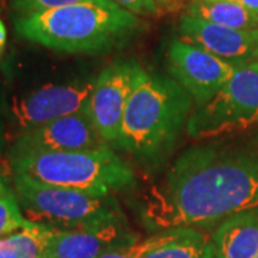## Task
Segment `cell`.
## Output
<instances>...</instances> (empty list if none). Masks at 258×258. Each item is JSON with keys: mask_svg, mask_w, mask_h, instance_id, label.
<instances>
[{"mask_svg": "<svg viewBox=\"0 0 258 258\" xmlns=\"http://www.w3.org/2000/svg\"><path fill=\"white\" fill-rule=\"evenodd\" d=\"M258 208V141L227 135L185 149L145 198L142 220L155 231L210 227Z\"/></svg>", "mask_w": 258, "mask_h": 258, "instance_id": "cell-1", "label": "cell"}, {"mask_svg": "<svg viewBox=\"0 0 258 258\" xmlns=\"http://www.w3.org/2000/svg\"><path fill=\"white\" fill-rule=\"evenodd\" d=\"M138 26L137 15L116 3H82L15 18V28L20 36L68 53L109 50Z\"/></svg>", "mask_w": 258, "mask_h": 258, "instance_id": "cell-2", "label": "cell"}, {"mask_svg": "<svg viewBox=\"0 0 258 258\" xmlns=\"http://www.w3.org/2000/svg\"><path fill=\"white\" fill-rule=\"evenodd\" d=\"M192 102L175 79L144 71L129 98L115 147L139 159L162 157L186 128Z\"/></svg>", "mask_w": 258, "mask_h": 258, "instance_id": "cell-3", "label": "cell"}, {"mask_svg": "<svg viewBox=\"0 0 258 258\" xmlns=\"http://www.w3.org/2000/svg\"><path fill=\"white\" fill-rule=\"evenodd\" d=\"M13 175L40 184L95 194L116 192L135 184L131 166L111 147L71 152H10Z\"/></svg>", "mask_w": 258, "mask_h": 258, "instance_id": "cell-4", "label": "cell"}, {"mask_svg": "<svg viewBox=\"0 0 258 258\" xmlns=\"http://www.w3.org/2000/svg\"><path fill=\"white\" fill-rule=\"evenodd\" d=\"M13 189L29 221L53 230H75L123 217L112 194L105 195L40 184L23 175H13Z\"/></svg>", "mask_w": 258, "mask_h": 258, "instance_id": "cell-5", "label": "cell"}, {"mask_svg": "<svg viewBox=\"0 0 258 258\" xmlns=\"http://www.w3.org/2000/svg\"><path fill=\"white\" fill-rule=\"evenodd\" d=\"M258 123V60L244 64L218 92L195 106L186 123L194 139L237 134Z\"/></svg>", "mask_w": 258, "mask_h": 258, "instance_id": "cell-6", "label": "cell"}, {"mask_svg": "<svg viewBox=\"0 0 258 258\" xmlns=\"http://www.w3.org/2000/svg\"><path fill=\"white\" fill-rule=\"evenodd\" d=\"M144 69L135 60H118L95 79L88 109L93 125L108 145H116L123 115Z\"/></svg>", "mask_w": 258, "mask_h": 258, "instance_id": "cell-7", "label": "cell"}, {"mask_svg": "<svg viewBox=\"0 0 258 258\" xmlns=\"http://www.w3.org/2000/svg\"><path fill=\"white\" fill-rule=\"evenodd\" d=\"M93 85L95 79L53 83L18 96L12 102V120L20 134H23L59 118L83 111L89 105Z\"/></svg>", "mask_w": 258, "mask_h": 258, "instance_id": "cell-8", "label": "cell"}, {"mask_svg": "<svg viewBox=\"0 0 258 258\" xmlns=\"http://www.w3.org/2000/svg\"><path fill=\"white\" fill-rule=\"evenodd\" d=\"M166 57L171 78L189 93L195 106L210 101L238 69L182 39L169 45Z\"/></svg>", "mask_w": 258, "mask_h": 258, "instance_id": "cell-9", "label": "cell"}, {"mask_svg": "<svg viewBox=\"0 0 258 258\" xmlns=\"http://www.w3.org/2000/svg\"><path fill=\"white\" fill-rule=\"evenodd\" d=\"M111 147L93 125L89 109L76 112L19 135L12 152H71Z\"/></svg>", "mask_w": 258, "mask_h": 258, "instance_id": "cell-10", "label": "cell"}, {"mask_svg": "<svg viewBox=\"0 0 258 258\" xmlns=\"http://www.w3.org/2000/svg\"><path fill=\"white\" fill-rule=\"evenodd\" d=\"M184 42L241 68L258 60V30H238L184 13L179 20Z\"/></svg>", "mask_w": 258, "mask_h": 258, "instance_id": "cell-11", "label": "cell"}, {"mask_svg": "<svg viewBox=\"0 0 258 258\" xmlns=\"http://www.w3.org/2000/svg\"><path fill=\"white\" fill-rule=\"evenodd\" d=\"M123 217L103 220L75 230H56L47 257L101 258L111 249L138 240Z\"/></svg>", "mask_w": 258, "mask_h": 258, "instance_id": "cell-12", "label": "cell"}, {"mask_svg": "<svg viewBox=\"0 0 258 258\" xmlns=\"http://www.w3.org/2000/svg\"><path fill=\"white\" fill-rule=\"evenodd\" d=\"M211 242L220 258L257 257L258 208L238 212L220 222Z\"/></svg>", "mask_w": 258, "mask_h": 258, "instance_id": "cell-13", "label": "cell"}, {"mask_svg": "<svg viewBox=\"0 0 258 258\" xmlns=\"http://www.w3.org/2000/svg\"><path fill=\"white\" fill-rule=\"evenodd\" d=\"M185 13L227 28L258 30V15L231 0H189Z\"/></svg>", "mask_w": 258, "mask_h": 258, "instance_id": "cell-14", "label": "cell"}, {"mask_svg": "<svg viewBox=\"0 0 258 258\" xmlns=\"http://www.w3.org/2000/svg\"><path fill=\"white\" fill-rule=\"evenodd\" d=\"M53 228L29 221L22 230L0 240V258H43L55 234Z\"/></svg>", "mask_w": 258, "mask_h": 258, "instance_id": "cell-15", "label": "cell"}, {"mask_svg": "<svg viewBox=\"0 0 258 258\" xmlns=\"http://www.w3.org/2000/svg\"><path fill=\"white\" fill-rule=\"evenodd\" d=\"M208 242L201 231L188 228L184 235L148 252L144 258H204Z\"/></svg>", "mask_w": 258, "mask_h": 258, "instance_id": "cell-16", "label": "cell"}, {"mask_svg": "<svg viewBox=\"0 0 258 258\" xmlns=\"http://www.w3.org/2000/svg\"><path fill=\"white\" fill-rule=\"evenodd\" d=\"M28 224L29 220L20 208L15 189L0 176V240L25 228Z\"/></svg>", "mask_w": 258, "mask_h": 258, "instance_id": "cell-17", "label": "cell"}, {"mask_svg": "<svg viewBox=\"0 0 258 258\" xmlns=\"http://www.w3.org/2000/svg\"><path fill=\"white\" fill-rule=\"evenodd\" d=\"M186 230L188 228L157 231L155 234L149 235L147 238H138L129 244L111 249L101 258H144L148 252L179 238L181 235H184Z\"/></svg>", "mask_w": 258, "mask_h": 258, "instance_id": "cell-18", "label": "cell"}, {"mask_svg": "<svg viewBox=\"0 0 258 258\" xmlns=\"http://www.w3.org/2000/svg\"><path fill=\"white\" fill-rule=\"evenodd\" d=\"M82 3H99V5H113V0H12V9L18 15H30L37 12L57 9L64 6H74Z\"/></svg>", "mask_w": 258, "mask_h": 258, "instance_id": "cell-19", "label": "cell"}, {"mask_svg": "<svg viewBox=\"0 0 258 258\" xmlns=\"http://www.w3.org/2000/svg\"><path fill=\"white\" fill-rule=\"evenodd\" d=\"M113 2L134 15L151 16L159 13V8L155 0H113Z\"/></svg>", "mask_w": 258, "mask_h": 258, "instance_id": "cell-20", "label": "cell"}, {"mask_svg": "<svg viewBox=\"0 0 258 258\" xmlns=\"http://www.w3.org/2000/svg\"><path fill=\"white\" fill-rule=\"evenodd\" d=\"M231 2H235L241 6H244L245 9H248L249 12L258 15V0H231Z\"/></svg>", "mask_w": 258, "mask_h": 258, "instance_id": "cell-21", "label": "cell"}, {"mask_svg": "<svg viewBox=\"0 0 258 258\" xmlns=\"http://www.w3.org/2000/svg\"><path fill=\"white\" fill-rule=\"evenodd\" d=\"M155 2H157L159 10H162V9H172V8H175V6L179 5V2H181V0H155Z\"/></svg>", "mask_w": 258, "mask_h": 258, "instance_id": "cell-22", "label": "cell"}, {"mask_svg": "<svg viewBox=\"0 0 258 258\" xmlns=\"http://www.w3.org/2000/svg\"><path fill=\"white\" fill-rule=\"evenodd\" d=\"M5 45H6V26L0 18V57H2V53L5 50Z\"/></svg>", "mask_w": 258, "mask_h": 258, "instance_id": "cell-23", "label": "cell"}, {"mask_svg": "<svg viewBox=\"0 0 258 258\" xmlns=\"http://www.w3.org/2000/svg\"><path fill=\"white\" fill-rule=\"evenodd\" d=\"M204 258H220L218 252H217V249H215V247H214V244L211 242V238H210V242H208V245H207Z\"/></svg>", "mask_w": 258, "mask_h": 258, "instance_id": "cell-24", "label": "cell"}, {"mask_svg": "<svg viewBox=\"0 0 258 258\" xmlns=\"http://www.w3.org/2000/svg\"><path fill=\"white\" fill-rule=\"evenodd\" d=\"M43 258H50V257H47V255H46V257H43Z\"/></svg>", "mask_w": 258, "mask_h": 258, "instance_id": "cell-25", "label": "cell"}, {"mask_svg": "<svg viewBox=\"0 0 258 258\" xmlns=\"http://www.w3.org/2000/svg\"><path fill=\"white\" fill-rule=\"evenodd\" d=\"M255 258H258V254H257V257H255Z\"/></svg>", "mask_w": 258, "mask_h": 258, "instance_id": "cell-26", "label": "cell"}]
</instances>
